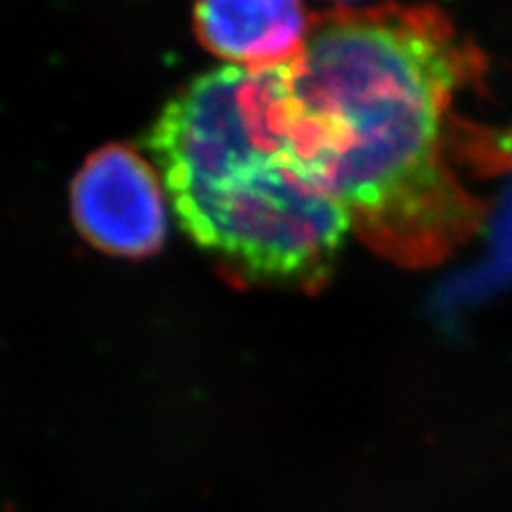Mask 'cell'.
Returning <instances> with one entry per match:
<instances>
[{"label":"cell","mask_w":512,"mask_h":512,"mask_svg":"<svg viewBox=\"0 0 512 512\" xmlns=\"http://www.w3.org/2000/svg\"><path fill=\"white\" fill-rule=\"evenodd\" d=\"M267 69L295 154L374 252L431 267L483 227L448 160L453 99L483 67L438 7L333 9Z\"/></svg>","instance_id":"6da1fadb"},{"label":"cell","mask_w":512,"mask_h":512,"mask_svg":"<svg viewBox=\"0 0 512 512\" xmlns=\"http://www.w3.org/2000/svg\"><path fill=\"white\" fill-rule=\"evenodd\" d=\"M192 242L237 282L323 291L350 229L280 122L269 69L199 75L146 139Z\"/></svg>","instance_id":"7a4b0ae2"},{"label":"cell","mask_w":512,"mask_h":512,"mask_svg":"<svg viewBox=\"0 0 512 512\" xmlns=\"http://www.w3.org/2000/svg\"><path fill=\"white\" fill-rule=\"evenodd\" d=\"M165 184L137 150L114 143L88 156L71 184V216L90 246L109 256L146 259L169 229Z\"/></svg>","instance_id":"3957f363"},{"label":"cell","mask_w":512,"mask_h":512,"mask_svg":"<svg viewBox=\"0 0 512 512\" xmlns=\"http://www.w3.org/2000/svg\"><path fill=\"white\" fill-rule=\"evenodd\" d=\"M312 22L303 0H195V28L231 67L263 69L291 60Z\"/></svg>","instance_id":"277c9868"},{"label":"cell","mask_w":512,"mask_h":512,"mask_svg":"<svg viewBox=\"0 0 512 512\" xmlns=\"http://www.w3.org/2000/svg\"><path fill=\"white\" fill-rule=\"evenodd\" d=\"M335 3H355V0H335Z\"/></svg>","instance_id":"5b68a950"}]
</instances>
